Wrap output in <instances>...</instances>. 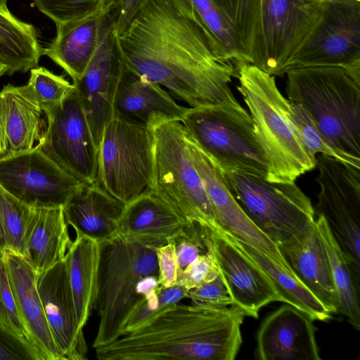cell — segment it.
I'll use <instances>...</instances> for the list:
<instances>
[{
    "label": "cell",
    "instance_id": "1",
    "mask_svg": "<svg viewBox=\"0 0 360 360\" xmlns=\"http://www.w3.org/2000/svg\"><path fill=\"white\" fill-rule=\"evenodd\" d=\"M117 44L128 69L190 108L245 110L229 85L232 64L214 55L200 28L171 0H141Z\"/></svg>",
    "mask_w": 360,
    "mask_h": 360
},
{
    "label": "cell",
    "instance_id": "2",
    "mask_svg": "<svg viewBox=\"0 0 360 360\" xmlns=\"http://www.w3.org/2000/svg\"><path fill=\"white\" fill-rule=\"evenodd\" d=\"M246 316L238 307L176 304L115 341L96 347L100 360H233Z\"/></svg>",
    "mask_w": 360,
    "mask_h": 360
},
{
    "label": "cell",
    "instance_id": "3",
    "mask_svg": "<svg viewBox=\"0 0 360 360\" xmlns=\"http://www.w3.org/2000/svg\"><path fill=\"white\" fill-rule=\"evenodd\" d=\"M99 245L94 307L99 323L94 349L124 335L127 322L141 298L160 285L155 248L117 234Z\"/></svg>",
    "mask_w": 360,
    "mask_h": 360
},
{
    "label": "cell",
    "instance_id": "4",
    "mask_svg": "<svg viewBox=\"0 0 360 360\" xmlns=\"http://www.w3.org/2000/svg\"><path fill=\"white\" fill-rule=\"evenodd\" d=\"M288 100L302 104L339 151L360 160V65L288 70Z\"/></svg>",
    "mask_w": 360,
    "mask_h": 360
},
{
    "label": "cell",
    "instance_id": "5",
    "mask_svg": "<svg viewBox=\"0 0 360 360\" xmlns=\"http://www.w3.org/2000/svg\"><path fill=\"white\" fill-rule=\"evenodd\" d=\"M239 85L252 119L256 139L269 165L268 180L295 181L316 167L288 114L289 100L275 77L257 66L238 64Z\"/></svg>",
    "mask_w": 360,
    "mask_h": 360
},
{
    "label": "cell",
    "instance_id": "6",
    "mask_svg": "<svg viewBox=\"0 0 360 360\" xmlns=\"http://www.w3.org/2000/svg\"><path fill=\"white\" fill-rule=\"evenodd\" d=\"M181 122L191 139L221 171L269 179V165L246 110L223 105L190 108Z\"/></svg>",
    "mask_w": 360,
    "mask_h": 360
},
{
    "label": "cell",
    "instance_id": "7",
    "mask_svg": "<svg viewBox=\"0 0 360 360\" xmlns=\"http://www.w3.org/2000/svg\"><path fill=\"white\" fill-rule=\"evenodd\" d=\"M153 155L152 191L185 222L217 226L180 121L163 124L154 130Z\"/></svg>",
    "mask_w": 360,
    "mask_h": 360
},
{
    "label": "cell",
    "instance_id": "8",
    "mask_svg": "<svg viewBox=\"0 0 360 360\" xmlns=\"http://www.w3.org/2000/svg\"><path fill=\"white\" fill-rule=\"evenodd\" d=\"M154 131L112 116L98 148L96 183L127 204L153 191Z\"/></svg>",
    "mask_w": 360,
    "mask_h": 360
},
{
    "label": "cell",
    "instance_id": "9",
    "mask_svg": "<svg viewBox=\"0 0 360 360\" xmlns=\"http://www.w3.org/2000/svg\"><path fill=\"white\" fill-rule=\"evenodd\" d=\"M328 0H255L249 63L281 75L320 20Z\"/></svg>",
    "mask_w": 360,
    "mask_h": 360
},
{
    "label": "cell",
    "instance_id": "10",
    "mask_svg": "<svg viewBox=\"0 0 360 360\" xmlns=\"http://www.w3.org/2000/svg\"><path fill=\"white\" fill-rule=\"evenodd\" d=\"M225 182L251 221L278 246L315 221L310 198L295 181L223 172Z\"/></svg>",
    "mask_w": 360,
    "mask_h": 360
},
{
    "label": "cell",
    "instance_id": "11",
    "mask_svg": "<svg viewBox=\"0 0 360 360\" xmlns=\"http://www.w3.org/2000/svg\"><path fill=\"white\" fill-rule=\"evenodd\" d=\"M316 167L320 190L315 214L326 219L360 278V168L323 154L316 158Z\"/></svg>",
    "mask_w": 360,
    "mask_h": 360
},
{
    "label": "cell",
    "instance_id": "12",
    "mask_svg": "<svg viewBox=\"0 0 360 360\" xmlns=\"http://www.w3.org/2000/svg\"><path fill=\"white\" fill-rule=\"evenodd\" d=\"M360 65V1L328 0L307 39L287 65L309 67Z\"/></svg>",
    "mask_w": 360,
    "mask_h": 360
},
{
    "label": "cell",
    "instance_id": "13",
    "mask_svg": "<svg viewBox=\"0 0 360 360\" xmlns=\"http://www.w3.org/2000/svg\"><path fill=\"white\" fill-rule=\"evenodd\" d=\"M46 118L40 150L79 182H95L98 149L75 86Z\"/></svg>",
    "mask_w": 360,
    "mask_h": 360
},
{
    "label": "cell",
    "instance_id": "14",
    "mask_svg": "<svg viewBox=\"0 0 360 360\" xmlns=\"http://www.w3.org/2000/svg\"><path fill=\"white\" fill-rule=\"evenodd\" d=\"M114 10L101 27L95 53L84 75L72 84L97 149L104 129L112 117L114 99L125 66L117 44Z\"/></svg>",
    "mask_w": 360,
    "mask_h": 360
},
{
    "label": "cell",
    "instance_id": "15",
    "mask_svg": "<svg viewBox=\"0 0 360 360\" xmlns=\"http://www.w3.org/2000/svg\"><path fill=\"white\" fill-rule=\"evenodd\" d=\"M81 184L39 148L0 161V187L33 208L63 207Z\"/></svg>",
    "mask_w": 360,
    "mask_h": 360
},
{
    "label": "cell",
    "instance_id": "16",
    "mask_svg": "<svg viewBox=\"0 0 360 360\" xmlns=\"http://www.w3.org/2000/svg\"><path fill=\"white\" fill-rule=\"evenodd\" d=\"M186 141L219 227L226 234L268 256L295 276L278 246L251 221L236 200L220 168L197 146L187 132Z\"/></svg>",
    "mask_w": 360,
    "mask_h": 360
},
{
    "label": "cell",
    "instance_id": "17",
    "mask_svg": "<svg viewBox=\"0 0 360 360\" xmlns=\"http://www.w3.org/2000/svg\"><path fill=\"white\" fill-rule=\"evenodd\" d=\"M207 248L233 304L246 316L257 318L262 307L272 302H280L266 274L231 242L219 226L207 228Z\"/></svg>",
    "mask_w": 360,
    "mask_h": 360
},
{
    "label": "cell",
    "instance_id": "18",
    "mask_svg": "<svg viewBox=\"0 0 360 360\" xmlns=\"http://www.w3.org/2000/svg\"><path fill=\"white\" fill-rule=\"evenodd\" d=\"M192 20L221 61L246 63L242 38L247 27L248 0H171Z\"/></svg>",
    "mask_w": 360,
    "mask_h": 360
},
{
    "label": "cell",
    "instance_id": "19",
    "mask_svg": "<svg viewBox=\"0 0 360 360\" xmlns=\"http://www.w3.org/2000/svg\"><path fill=\"white\" fill-rule=\"evenodd\" d=\"M36 285L53 338L63 359H86L88 347L78 323L65 259L37 273Z\"/></svg>",
    "mask_w": 360,
    "mask_h": 360
},
{
    "label": "cell",
    "instance_id": "20",
    "mask_svg": "<svg viewBox=\"0 0 360 360\" xmlns=\"http://www.w3.org/2000/svg\"><path fill=\"white\" fill-rule=\"evenodd\" d=\"M31 86L8 84L0 91V161L39 148L47 122Z\"/></svg>",
    "mask_w": 360,
    "mask_h": 360
},
{
    "label": "cell",
    "instance_id": "21",
    "mask_svg": "<svg viewBox=\"0 0 360 360\" xmlns=\"http://www.w3.org/2000/svg\"><path fill=\"white\" fill-rule=\"evenodd\" d=\"M313 320L288 304L268 315L256 335L259 360H320Z\"/></svg>",
    "mask_w": 360,
    "mask_h": 360
},
{
    "label": "cell",
    "instance_id": "22",
    "mask_svg": "<svg viewBox=\"0 0 360 360\" xmlns=\"http://www.w3.org/2000/svg\"><path fill=\"white\" fill-rule=\"evenodd\" d=\"M177 104L161 86L124 66L113 103L112 116L151 130L172 121H181L189 110Z\"/></svg>",
    "mask_w": 360,
    "mask_h": 360
},
{
    "label": "cell",
    "instance_id": "23",
    "mask_svg": "<svg viewBox=\"0 0 360 360\" xmlns=\"http://www.w3.org/2000/svg\"><path fill=\"white\" fill-rule=\"evenodd\" d=\"M111 0L95 10L72 20L56 24V35L45 48V55L72 78L78 81L87 68L97 46L105 18L117 7Z\"/></svg>",
    "mask_w": 360,
    "mask_h": 360
},
{
    "label": "cell",
    "instance_id": "24",
    "mask_svg": "<svg viewBox=\"0 0 360 360\" xmlns=\"http://www.w3.org/2000/svg\"><path fill=\"white\" fill-rule=\"evenodd\" d=\"M17 309L32 342L44 360H64L53 338L37 288V272L22 256L3 250Z\"/></svg>",
    "mask_w": 360,
    "mask_h": 360
},
{
    "label": "cell",
    "instance_id": "25",
    "mask_svg": "<svg viewBox=\"0 0 360 360\" xmlns=\"http://www.w3.org/2000/svg\"><path fill=\"white\" fill-rule=\"evenodd\" d=\"M278 248L297 279L332 314L338 313L337 292L315 221Z\"/></svg>",
    "mask_w": 360,
    "mask_h": 360
},
{
    "label": "cell",
    "instance_id": "26",
    "mask_svg": "<svg viewBox=\"0 0 360 360\" xmlns=\"http://www.w3.org/2000/svg\"><path fill=\"white\" fill-rule=\"evenodd\" d=\"M185 223L153 191H148L125 204L116 234L157 248L167 243Z\"/></svg>",
    "mask_w": 360,
    "mask_h": 360
},
{
    "label": "cell",
    "instance_id": "27",
    "mask_svg": "<svg viewBox=\"0 0 360 360\" xmlns=\"http://www.w3.org/2000/svg\"><path fill=\"white\" fill-rule=\"evenodd\" d=\"M124 205L96 182L82 183L63 211L75 232L101 242L116 235Z\"/></svg>",
    "mask_w": 360,
    "mask_h": 360
},
{
    "label": "cell",
    "instance_id": "28",
    "mask_svg": "<svg viewBox=\"0 0 360 360\" xmlns=\"http://www.w3.org/2000/svg\"><path fill=\"white\" fill-rule=\"evenodd\" d=\"M71 243L63 206L33 208L25 258L37 273L64 259Z\"/></svg>",
    "mask_w": 360,
    "mask_h": 360
},
{
    "label": "cell",
    "instance_id": "29",
    "mask_svg": "<svg viewBox=\"0 0 360 360\" xmlns=\"http://www.w3.org/2000/svg\"><path fill=\"white\" fill-rule=\"evenodd\" d=\"M99 249L98 241L76 232L65 257L77 321L82 329L94 307Z\"/></svg>",
    "mask_w": 360,
    "mask_h": 360
},
{
    "label": "cell",
    "instance_id": "30",
    "mask_svg": "<svg viewBox=\"0 0 360 360\" xmlns=\"http://www.w3.org/2000/svg\"><path fill=\"white\" fill-rule=\"evenodd\" d=\"M226 235L236 248L266 274L272 282L280 302L304 312L313 321H326L332 317L333 314L323 304L290 273L264 254Z\"/></svg>",
    "mask_w": 360,
    "mask_h": 360
},
{
    "label": "cell",
    "instance_id": "31",
    "mask_svg": "<svg viewBox=\"0 0 360 360\" xmlns=\"http://www.w3.org/2000/svg\"><path fill=\"white\" fill-rule=\"evenodd\" d=\"M315 226L332 273L338 297V312L345 316L349 323L359 330L360 278L355 274L351 262L334 238L323 216L317 215Z\"/></svg>",
    "mask_w": 360,
    "mask_h": 360
},
{
    "label": "cell",
    "instance_id": "32",
    "mask_svg": "<svg viewBox=\"0 0 360 360\" xmlns=\"http://www.w3.org/2000/svg\"><path fill=\"white\" fill-rule=\"evenodd\" d=\"M41 51L34 25L11 11H0V62L7 66L8 75L24 73L37 67Z\"/></svg>",
    "mask_w": 360,
    "mask_h": 360
},
{
    "label": "cell",
    "instance_id": "33",
    "mask_svg": "<svg viewBox=\"0 0 360 360\" xmlns=\"http://www.w3.org/2000/svg\"><path fill=\"white\" fill-rule=\"evenodd\" d=\"M33 207L15 198L0 187V229L4 248L22 257Z\"/></svg>",
    "mask_w": 360,
    "mask_h": 360
},
{
    "label": "cell",
    "instance_id": "34",
    "mask_svg": "<svg viewBox=\"0 0 360 360\" xmlns=\"http://www.w3.org/2000/svg\"><path fill=\"white\" fill-rule=\"evenodd\" d=\"M288 114L311 156L316 158V154H323L360 168L359 159L339 151L328 142L309 112L302 104L289 101Z\"/></svg>",
    "mask_w": 360,
    "mask_h": 360
},
{
    "label": "cell",
    "instance_id": "35",
    "mask_svg": "<svg viewBox=\"0 0 360 360\" xmlns=\"http://www.w3.org/2000/svg\"><path fill=\"white\" fill-rule=\"evenodd\" d=\"M188 291L174 285L165 288L160 285L147 292L130 315L125 328V334L143 326L162 312L187 297ZM124 334V335H125Z\"/></svg>",
    "mask_w": 360,
    "mask_h": 360
},
{
    "label": "cell",
    "instance_id": "36",
    "mask_svg": "<svg viewBox=\"0 0 360 360\" xmlns=\"http://www.w3.org/2000/svg\"><path fill=\"white\" fill-rule=\"evenodd\" d=\"M27 84L32 89L46 116L58 107L74 89V85L63 76L57 75L44 67L30 70Z\"/></svg>",
    "mask_w": 360,
    "mask_h": 360
},
{
    "label": "cell",
    "instance_id": "37",
    "mask_svg": "<svg viewBox=\"0 0 360 360\" xmlns=\"http://www.w3.org/2000/svg\"><path fill=\"white\" fill-rule=\"evenodd\" d=\"M0 327L34 352L41 360H44L34 347L18 314L6 272L3 250H0Z\"/></svg>",
    "mask_w": 360,
    "mask_h": 360
},
{
    "label": "cell",
    "instance_id": "38",
    "mask_svg": "<svg viewBox=\"0 0 360 360\" xmlns=\"http://www.w3.org/2000/svg\"><path fill=\"white\" fill-rule=\"evenodd\" d=\"M208 227L195 221L186 222L182 229L167 241L174 245L179 275L199 256L207 253Z\"/></svg>",
    "mask_w": 360,
    "mask_h": 360
},
{
    "label": "cell",
    "instance_id": "39",
    "mask_svg": "<svg viewBox=\"0 0 360 360\" xmlns=\"http://www.w3.org/2000/svg\"><path fill=\"white\" fill-rule=\"evenodd\" d=\"M34 1L38 9L56 25L84 15L111 0Z\"/></svg>",
    "mask_w": 360,
    "mask_h": 360
},
{
    "label": "cell",
    "instance_id": "40",
    "mask_svg": "<svg viewBox=\"0 0 360 360\" xmlns=\"http://www.w3.org/2000/svg\"><path fill=\"white\" fill-rule=\"evenodd\" d=\"M192 304L213 308H225L233 304L227 287L219 273L213 280L188 292Z\"/></svg>",
    "mask_w": 360,
    "mask_h": 360
},
{
    "label": "cell",
    "instance_id": "41",
    "mask_svg": "<svg viewBox=\"0 0 360 360\" xmlns=\"http://www.w3.org/2000/svg\"><path fill=\"white\" fill-rule=\"evenodd\" d=\"M219 273L213 259L207 253L199 256L178 276L176 285L184 288L188 292L213 280Z\"/></svg>",
    "mask_w": 360,
    "mask_h": 360
},
{
    "label": "cell",
    "instance_id": "42",
    "mask_svg": "<svg viewBox=\"0 0 360 360\" xmlns=\"http://www.w3.org/2000/svg\"><path fill=\"white\" fill-rule=\"evenodd\" d=\"M155 250L159 285L165 288L176 285L179 271L174 243L167 242L157 248Z\"/></svg>",
    "mask_w": 360,
    "mask_h": 360
},
{
    "label": "cell",
    "instance_id": "43",
    "mask_svg": "<svg viewBox=\"0 0 360 360\" xmlns=\"http://www.w3.org/2000/svg\"><path fill=\"white\" fill-rule=\"evenodd\" d=\"M0 360H41L20 340L0 327Z\"/></svg>",
    "mask_w": 360,
    "mask_h": 360
},
{
    "label": "cell",
    "instance_id": "44",
    "mask_svg": "<svg viewBox=\"0 0 360 360\" xmlns=\"http://www.w3.org/2000/svg\"><path fill=\"white\" fill-rule=\"evenodd\" d=\"M141 0H117L118 11L116 12L115 30L120 35L132 18Z\"/></svg>",
    "mask_w": 360,
    "mask_h": 360
},
{
    "label": "cell",
    "instance_id": "45",
    "mask_svg": "<svg viewBox=\"0 0 360 360\" xmlns=\"http://www.w3.org/2000/svg\"><path fill=\"white\" fill-rule=\"evenodd\" d=\"M8 68L4 63L0 62V77L3 76L4 74L8 72Z\"/></svg>",
    "mask_w": 360,
    "mask_h": 360
},
{
    "label": "cell",
    "instance_id": "46",
    "mask_svg": "<svg viewBox=\"0 0 360 360\" xmlns=\"http://www.w3.org/2000/svg\"><path fill=\"white\" fill-rule=\"evenodd\" d=\"M4 248V237L0 229V250H3Z\"/></svg>",
    "mask_w": 360,
    "mask_h": 360
},
{
    "label": "cell",
    "instance_id": "47",
    "mask_svg": "<svg viewBox=\"0 0 360 360\" xmlns=\"http://www.w3.org/2000/svg\"><path fill=\"white\" fill-rule=\"evenodd\" d=\"M358 1H360V0H358Z\"/></svg>",
    "mask_w": 360,
    "mask_h": 360
}]
</instances>
